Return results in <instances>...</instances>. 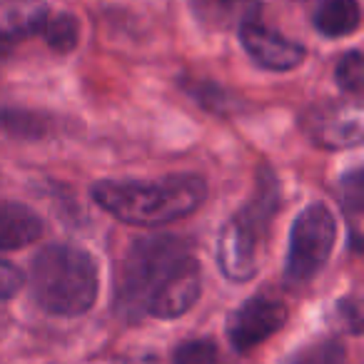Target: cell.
Wrapping results in <instances>:
<instances>
[{"label": "cell", "mask_w": 364, "mask_h": 364, "mask_svg": "<svg viewBox=\"0 0 364 364\" xmlns=\"http://www.w3.org/2000/svg\"><path fill=\"white\" fill-rule=\"evenodd\" d=\"M43 235V220L21 203H0V250H21Z\"/></svg>", "instance_id": "7c38bea8"}, {"label": "cell", "mask_w": 364, "mask_h": 364, "mask_svg": "<svg viewBox=\"0 0 364 364\" xmlns=\"http://www.w3.org/2000/svg\"><path fill=\"white\" fill-rule=\"evenodd\" d=\"M200 292H203V269L190 252L188 257L177 262V267L157 287V292L147 302L145 314L157 319H175L198 302Z\"/></svg>", "instance_id": "9c48e42d"}, {"label": "cell", "mask_w": 364, "mask_h": 364, "mask_svg": "<svg viewBox=\"0 0 364 364\" xmlns=\"http://www.w3.org/2000/svg\"><path fill=\"white\" fill-rule=\"evenodd\" d=\"M279 185L274 172L267 165L259 167L257 190L245 208L223 225L218 237V262L220 269L232 282H247L257 274L259 250L267 240L269 228L279 213Z\"/></svg>", "instance_id": "3957f363"}, {"label": "cell", "mask_w": 364, "mask_h": 364, "mask_svg": "<svg viewBox=\"0 0 364 364\" xmlns=\"http://www.w3.org/2000/svg\"><path fill=\"white\" fill-rule=\"evenodd\" d=\"M43 41L55 53H70L75 50L80 41V23L70 13H50L46 28H43Z\"/></svg>", "instance_id": "5bb4252c"}, {"label": "cell", "mask_w": 364, "mask_h": 364, "mask_svg": "<svg viewBox=\"0 0 364 364\" xmlns=\"http://www.w3.org/2000/svg\"><path fill=\"white\" fill-rule=\"evenodd\" d=\"M240 43L250 53L257 65L272 73H287L302 65L307 58V48L302 43L292 41V38L282 36V33L272 31V28L262 26L259 21H250L237 28Z\"/></svg>", "instance_id": "ba28073f"}, {"label": "cell", "mask_w": 364, "mask_h": 364, "mask_svg": "<svg viewBox=\"0 0 364 364\" xmlns=\"http://www.w3.org/2000/svg\"><path fill=\"white\" fill-rule=\"evenodd\" d=\"M50 8L46 0H0V41L13 46L31 36H43Z\"/></svg>", "instance_id": "30bf717a"}, {"label": "cell", "mask_w": 364, "mask_h": 364, "mask_svg": "<svg viewBox=\"0 0 364 364\" xmlns=\"http://www.w3.org/2000/svg\"><path fill=\"white\" fill-rule=\"evenodd\" d=\"M362 175L352 172V175H344L342 180V208L344 213L352 215V220H357L362 215Z\"/></svg>", "instance_id": "ffe728a7"}, {"label": "cell", "mask_w": 364, "mask_h": 364, "mask_svg": "<svg viewBox=\"0 0 364 364\" xmlns=\"http://www.w3.org/2000/svg\"><path fill=\"white\" fill-rule=\"evenodd\" d=\"M334 77H337V85L342 87L344 92L359 97L364 90V60L359 50H349L339 58L337 70H334Z\"/></svg>", "instance_id": "2e32d148"}, {"label": "cell", "mask_w": 364, "mask_h": 364, "mask_svg": "<svg viewBox=\"0 0 364 364\" xmlns=\"http://www.w3.org/2000/svg\"><path fill=\"white\" fill-rule=\"evenodd\" d=\"M92 198L120 223L157 228L195 213L208 198V182L200 175H170L155 182L102 180L92 185Z\"/></svg>", "instance_id": "6da1fadb"}, {"label": "cell", "mask_w": 364, "mask_h": 364, "mask_svg": "<svg viewBox=\"0 0 364 364\" xmlns=\"http://www.w3.org/2000/svg\"><path fill=\"white\" fill-rule=\"evenodd\" d=\"M347 362V354H344V347L334 339L329 342H317L312 347L297 352L289 364H344Z\"/></svg>", "instance_id": "e0dca14e"}, {"label": "cell", "mask_w": 364, "mask_h": 364, "mask_svg": "<svg viewBox=\"0 0 364 364\" xmlns=\"http://www.w3.org/2000/svg\"><path fill=\"white\" fill-rule=\"evenodd\" d=\"M195 18L210 31L240 28L250 21H257L259 0H190Z\"/></svg>", "instance_id": "8fae6325"}, {"label": "cell", "mask_w": 364, "mask_h": 364, "mask_svg": "<svg viewBox=\"0 0 364 364\" xmlns=\"http://www.w3.org/2000/svg\"><path fill=\"white\" fill-rule=\"evenodd\" d=\"M289 312L282 299L267 297V294H255L252 299L242 302L237 312L230 317L228 337L237 352H250L264 339L277 334L284 327Z\"/></svg>", "instance_id": "52a82bcc"}, {"label": "cell", "mask_w": 364, "mask_h": 364, "mask_svg": "<svg viewBox=\"0 0 364 364\" xmlns=\"http://www.w3.org/2000/svg\"><path fill=\"white\" fill-rule=\"evenodd\" d=\"M11 48H13V46H8V43L0 41V63H3L8 55H11Z\"/></svg>", "instance_id": "7402d4cb"}, {"label": "cell", "mask_w": 364, "mask_h": 364, "mask_svg": "<svg viewBox=\"0 0 364 364\" xmlns=\"http://www.w3.org/2000/svg\"><path fill=\"white\" fill-rule=\"evenodd\" d=\"M312 23L324 38H347L362 23L357 0H317Z\"/></svg>", "instance_id": "4fadbf2b"}, {"label": "cell", "mask_w": 364, "mask_h": 364, "mask_svg": "<svg viewBox=\"0 0 364 364\" xmlns=\"http://www.w3.org/2000/svg\"><path fill=\"white\" fill-rule=\"evenodd\" d=\"M0 130L16 137H43L48 132V117L28 110L0 107Z\"/></svg>", "instance_id": "9a60e30c"}, {"label": "cell", "mask_w": 364, "mask_h": 364, "mask_svg": "<svg viewBox=\"0 0 364 364\" xmlns=\"http://www.w3.org/2000/svg\"><path fill=\"white\" fill-rule=\"evenodd\" d=\"M31 287L36 302L46 312L77 317L97 299V264L75 245H48L33 259Z\"/></svg>", "instance_id": "7a4b0ae2"}, {"label": "cell", "mask_w": 364, "mask_h": 364, "mask_svg": "<svg viewBox=\"0 0 364 364\" xmlns=\"http://www.w3.org/2000/svg\"><path fill=\"white\" fill-rule=\"evenodd\" d=\"M23 282H26V277H23L21 269L16 264L6 262V259H0V302L16 297L21 292Z\"/></svg>", "instance_id": "44dd1931"}, {"label": "cell", "mask_w": 364, "mask_h": 364, "mask_svg": "<svg viewBox=\"0 0 364 364\" xmlns=\"http://www.w3.org/2000/svg\"><path fill=\"white\" fill-rule=\"evenodd\" d=\"M188 255V242L172 237V235L137 240L130 247V252L125 255L120 279H117V307H120V312L130 319L142 317L157 287L177 267V262Z\"/></svg>", "instance_id": "277c9868"}, {"label": "cell", "mask_w": 364, "mask_h": 364, "mask_svg": "<svg viewBox=\"0 0 364 364\" xmlns=\"http://www.w3.org/2000/svg\"><path fill=\"white\" fill-rule=\"evenodd\" d=\"M172 364H218V344L213 339H190L175 349Z\"/></svg>", "instance_id": "ac0fdd59"}, {"label": "cell", "mask_w": 364, "mask_h": 364, "mask_svg": "<svg viewBox=\"0 0 364 364\" xmlns=\"http://www.w3.org/2000/svg\"><path fill=\"white\" fill-rule=\"evenodd\" d=\"M302 127L319 147L327 150L354 147L362 142L364 132L362 107L347 100L319 102L302 115Z\"/></svg>", "instance_id": "8992f818"}, {"label": "cell", "mask_w": 364, "mask_h": 364, "mask_svg": "<svg viewBox=\"0 0 364 364\" xmlns=\"http://www.w3.org/2000/svg\"><path fill=\"white\" fill-rule=\"evenodd\" d=\"M337 242V218L324 203H312L294 218L284 274L292 284L309 282L327 264Z\"/></svg>", "instance_id": "5b68a950"}, {"label": "cell", "mask_w": 364, "mask_h": 364, "mask_svg": "<svg viewBox=\"0 0 364 364\" xmlns=\"http://www.w3.org/2000/svg\"><path fill=\"white\" fill-rule=\"evenodd\" d=\"M182 87H188V92L200 102L203 107L213 112H228L230 110V97L223 87H218L210 80H200V82H190L182 80Z\"/></svg>", "instance_id": "d6986e66"}]
</instances>
